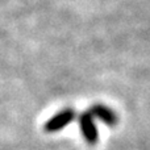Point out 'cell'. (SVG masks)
<instances>
[{
  "instance_id": "6da1fadb",
  "label": "cell",
  "mask_w": 150,
  "mask_h": 150,
  "mask_svg": "<svg viewBox=\"0 0 150 150\" xmlns=\"http://www.w3.org/2000/svg\"><path fill=\"white\" fill-rule=\"evenodd\" d=\"M75 119H76V111L73 108H65L58 113H55L53 117H50L45 124L44 129L47 133L59 132V130L65 129L69 124H71Z\"/></svg>"
},
{
  "instance_id": "3957f363",
  "label": "cell",
  "mask_w": 150,
  "mask_h": 150,
  "mask_svg": "<svg viewBox=\"0 0 150 150\" xmlns=\"http://www.w3.org/2000/svg\"><path fill=\"white\" fill-rule=\"evenodd\" d=\"M88 111L92 113V116L95 117V119L103 121L104 124H107L108 127H115V125L119 122V117H117V115L109 107L104 105V104H100V103L92 104Z\"/></svg>"
},
{
  "instance_id": "7a4b0ae2",
  "label": "cell",
  "mask_w": 150,
  "mask_h": 150,
  "mask_svg": "<svg viewBox=\"0 0 150 150\" xmlns=\"http://www.w3.org/2000/svg\"><path fill=\"white\" fill-rule=\"evenodd\" d=\"M79 128L84 141L90 145H96L99 141V130L96 127L95 117L90 111L82 112L79 115Z\"/></svg>"
}]
</instances>
